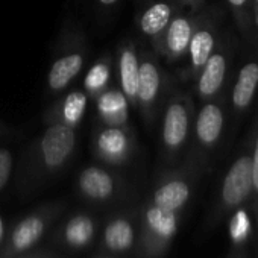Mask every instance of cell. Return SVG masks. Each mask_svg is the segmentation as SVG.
Instances as JSON below:
<instances>
[{
  "instance_id": "obj_1",
  "label": "cell",
  "mask_w": 258,
  "mask_h": 258,
  "mask_svg": "<svg viewBox=\"0 0 258 258\" xmlns=\"http://www.w3.org/2000/svg\"><path fill=\"white\" fill-rule=\"evenodd\" d=\"M76 149V129L61 123H46L20 161L17 170L19 191L28 196L59 176L70 166Z\"/></svg>"
},
{
  "instance_id": "obj_2",
  "label": "cell",
  "mask_w": 258,
  "mask_h": 258,
  "mask_svg": "<svg viewBox=\"0 0 258 258\" xmlns=\"http://www.w3.org/2000/svg\"><path fill=\"white\" fill-rule=\"evenodd\" d=\"M196 114L195 96L172 88L160 114V161L164 169L178 166L187 155Z\"/></svg>"
},
{
  "instance_id": "obj_3",
  "label": "cell",
  "mask_w": 258,
  "mask_h": 258,
  "mask_svg": "<svg viewBox=\"0 0 258 258\" xmlns=\"http://www.w3.org/2000/svg\"><path fill=\"white\" fill-rule=\"evenodd\" d=\"M252 126L241 140L238 151L222 176L219 191L207 219V228H214L240 207H249L252 199Z\"/></svg>"
},
{
  "instance_id": "obj_4",
  "label": "cell",
  "mask_w": 258,
  "mask_h": 258,
  "mask_svg": "<svg viewBox=\"0 0 258 258\" xmlns=\"http://www.w3.org/2000/svg\"><path fill=\"white\" fill-rule=\"evenodd\" d=\"M228 137L226 93L217 99L199 103L195 114L190 148L184 160L198 166L204 173Z\"/></svg>"
},
{
  "instance_id": "obj_5",
  "label": "cell",
  "mask_w": 258,
  "mask_h": 258,
  "mask_svg": "<svg viewBox=\"0 0 258 258\" xmlns=\"http://www.w3.org/2000/svg\"><path fill=\"white\" fill-rule=\"evenodd\" d=\"M66 210V201H52L20 217L7 234L0 247V258H16L37 249L53 225L64 216Z\"/></svg>"
},
{
  "instance_id": "obj_6",
  "label": "cell",
  "mask_w": 258,
  "mask_h": 258,
  "mask_svg": "<svg viewBox=\"0 0 258 258\" xmlns=\"http://www.w3.org/2000/svg\"><path fill=\"white\" fill-rule=\"evenodd\" d=\"M181 216L145 199L139 208V258H163L176 237Z\"/></svg>"
},
{
  "instance_id": "obj_7",
  "label": "cell",
  "mask_w": 258,
  "mask_h": 258,
  "mask_svg": "<svg viewBox=\"0 0 258 258\" xmlns=\"http://www.w3.org/2000/svg\"><path fill=\"white\" fill-rule=\"evenodd\" d=\"M88 58V44L84 32L76 26H67L55 49L46 88L49 94H61L79 78Z\"/></svg>"
},
{
  "instance_id": "obj_8",
  "label": "cell",
  "mask_w": 258,
  "mask_h": 258,
  "mask_svg": "<svg viewBox=\"0 0 258 258\" xmlns=\"http://www.w3.org/2000/svg\"><path fill=\"white\" fill-rule=\"evenodd\" d=\"M172 91V79L163 69L160 56L151 49L140 47L137 111L146 126L152 127L161 114L164 102Z\"/></svg>"
},
{
  "instance_id": "obj_9",
  "label": "cell",
  "mask_w": 258,
  "mask_h": 258,
  "mask_svg": "<svg viewBox=\"0 0 258 258\" xmlns=\"http://www.w3.org/2000/svg\"><path fill=\"white\" fill-rule=\"evenodd\" d=\"M238 49V38L232 32L223 31L220 40L195 78L193 96L199 103L213 100L226 93L232 78V64Z\"/></svg>"
},
{
  "instance_id": "obj_10",
  "label": "cell",
  "mask_w": 258,
  "mask_h": 258,
  "mask_svg": "<svg viewBox=\"0 0 258 258\" xmlns=\"http://www.w3.org/2000/svg\"><path fill=\"white\" fill-rule=\"evenodd\" d=\"M78 196L93 207H114L129 199L131 187L117 169L103 164L82 167L75 179Z\"/></svg>"
},
{
  "instance_id": "obj_11",
  "label": "cell",
  "mask_w": 258,
  "mask_h": 258,
  "mask_svg": "<svg viewBox=\"0 0 258 258\" xmlns=\"http://www.w3.org/2000/svg\"><path fill=\"white\" fill-rule=\"evenodd\" d=\"M249 56L238 67L234 78L226 90L228 102V137L232 140L238 131L240 124L247 117L249 111L253 106V102L258 94V37L247 43Z\"/></svg>"
},
{
  "instance_id": "obj_12",
  "label": "cell",
  "mask_w": 258,
  "mask_h": 258,
  "mask_svg": "<svg viewBox=\"0 0 258 258\" xmlns=\"http://www.w3.org/2000/svg\"><path fill=\"white\" fill-rule=\"evenodd\" d=\"M202 175L204 172L198 166L182 160L175 167L163 169L146 199L161 208L182 213L190 204Z\"/></svg>"
},
{
  "instance_id": "obj_13",
  "label": "cell",
  "mask_w": 258,
  "mask_h": 258,
  "mask_svg": "<svg viewBox=\"0 0 258 258\" xmlns=\"http://www.w3.org/2000/svg\"><path fill=\"white\" fill-rule=\"evenodd\" d=\"M225 23V13L219 7H204L191 35L188 50L185 53V64L181 70L182 81H195L199 70L204 67L213 50L216 49L220 35L223 32L222 26Z\"/></svg>"
},
{
  "instance_id": "obj_14",
  "label": "cell",
  "mask_w": 258,
  "mask_h": 258,
  "mask_svg": "<svg viewBox=\"0 0 258 258\" xmlns=\"http://www.w3.org/2000/svg\"><path fill=\"white\" fill-rule=\"evenodd\" d=\"M91 155L106 167L121 169L134 160L137 137L133 124L106 126L96 123L91 134Z\"/></svg>"
},
{
  "instance_id": "obj_15",
  "label": "cell",
  "mask_w": 258,
  "mask_h": 258,
  "mask_svg": "<svg viewBox=\"0 0 258 258\" xmlns=\"http://www.w3.org/2000/svg\"><path fill=\"white\" fill-rule=\"evenodd\" d=\"M100 249L106 255L127 256L137 253L139 208H117L106 216L100 226Z\"/></svg>"
},
{
  "instance_id": "obj_16",
  "label": "cell",
  "mask_w": 258,
  "mask_h": 258,
  "mask_svg": "<svg viewBox=\"0 0 258 258\" xmlns=\"http://www.w3.org/2000/svg\"><path fill=\"white\" fill-rule=\"evenodd\" d=\"M100 219L91 211L79 210L69 216H62L52 234V241L61 249L70 252H82L90 249L99 237Z\"/></svg>"
},
{
  "instance_id": "obj_17",
  "label": "cell",
  "mask_w": 258,
  "mask_h": 258,
  "mask_svg": "<svg viewBox=\"0 0 258 258\" xmlns=\"http://www.w3.org/2000/svg\"><path fill=\"white\" fill-rule=\"evenodd\" d=\"M199 11L181 10L166 26L152 50L169 64H176L185 58L191 35L196 29Z\"/></svg>"
},
{
  "instance_id": "obj_18",
  "label": "cell",
  "mask_w": 258,
  "mask_h": 258,
  "mask_svg": "<svg viewBox=\"0 0 258 258\" xmlns=\"http://www.w3.org/2000/svg\"><path fill=\"white\" fill-rule=\"evenodd\" d=\"M184 10L176 0H136L134 26L152 49L170 20Z\"/></svg>"
},
{
  "instance_id": "obj_19",
  "label": "cell",
  "mask_w": 258,
  "mask_h": 258,
  "mask_svg": "<svg viewBox=\"0 0 258 258\" xmlns=\"http://www.w3.org/2000/svg\"><path fill=\"white\" fill-rule=\"evenodd\" d=\"M139 66L140 47L139 44L126 38L117 46L115 52V76L118 88L127 99L133 109H137V87H139Z\"/></svg>"
},
{
  "instance_id": "obj_20",
  "label": "cell",
  "mask_w": 258,
  "mask_h": 258,
  "mask_svg": "<svg viewBox=\"0 0 258 258\" xmlns=\"http://www.w3.org/2000/svg\"><path fill=\"white\" fill-rule=\"evenodd\" d=\"M88 100L90 97L82 88H73L50 105L44 112L43 120L44 123H61L78 131L85 117Z\"/></svg>"
},
{
  "instance_id": "obj_21",
  "label": "cell",
  "mask_w": 258,
  "mask_h": 258,
  "mask_svg": "<svg viewBox=\"0 0 258 258\" xmlns=\"http://www.w3.org/2000/svg\"><path fill=\"white\" fill-rule=\"evenodd\" d=\"M131 105L115 85H111L94 99V111L97 123L106 126H126L131 124Z\"/></svg>"
},
{
  "instance_id": "obj_22",
  "label": "cell",
  "mask_w": 258,
  "mask_h": 258,
  "mask_svg": "<svg viewBox=\"0 0 258 258\" xmlns=\"http://www.w3.org/2000/svg\"><path fill=\"white\" fill-rule=\"evenodd\" d=\"M114 78L115 58L109 52H106L87 69L82 81V90L87 93L90 100H94L99 94L114 85Z\"/></svg>"
},
{
  "instance_id": "obj_23",
  "label": "cell",
  "mask_w": 258,
  "mask_h": 258,
  "mask_svg": "<svg viewBox=\"0 0 258 258\" xmlns=\"http://www.w3.org/2000/svg\"><path fill=\"white\" fill-rule=\"evenodd\" d=\"M226 7L235 22V26L238 29L240 37L250 43L258 35L255 32V23H253V13H252V0H225Z\"/></svg>"
},
{
  "instance_id": "obj_24",
  "label": "cell",
  "mask_w": 258,
  "mask_h": 258,
  "mask_svg": "<svg viewBox=\"0 0 258 258\" xmlns=\"http://www.w3.org/2000/svg\"><path fill=\"white\" fill-rule=\"evenodd\" d=\"M228 232H229V238H231V244H232L234 250L241 249L243 244L250 238L252 217L246 207H240L231 214Z\"/></svg>"
},
{
  "instance_id": "obj_25",
  "label": "cell",
  "mask_w": 258,
  "mask_h": 258,
  "mask_svg": "<svg viewBox=\"0 0 258 258\" xmlns=\"http://www.w3.org/2000/svg\"><path fill=\"white\" fill-rule=\"evenodd\" d=\"M252 199L249 204L250 213L255 220V226L258 231V112L252 123Z\"/></svg>"
},
{
  "instance_id": "obj_26",
  "label": "cell",
  "mask_w": 258,
  "mask_h": 258,
  "mask_svg": "<svg viewBox=\"0 0 258 258\" xmlns=\"http://www.w3.org/2000/svg\"><path fill=\"white\" fill-rule=\"evenodd\" d=\"M14 167H16L14 152L7 146H0V193L8 187L14 175Z\"/></svg>"
},
{
  "instance_id": "obj_27",
  "label": "cell",
  "mask_w": 258,
  "mask_h": 258,
  "mask_svg": "<svg viewBox=\"0 0 258 258\" xmlns=\"http://www.w3.org/2000/svg\"><path fill=\"white\" fill-rule=\"evenodd\" d=\"M93 4L100 17L109 19L120 5V0H93Z\"/></svg>"
},
{
  "instance_id": "obj_28",
  "label": "cell",
  "mask_w": 258,
  "mask_h": 258,
  "mask_svg": "<svg viewBox=\"0 0 258 258\" xmlns=\"http://www.w3.org/2000/svg\"><path fill=\"white\" fill-rule=\"evenodd\" d=\"M16 258H66L64 255L52 250V249H47V247H38V249H34L25 255H20V256H16Z\"/></svg>"
},
{
  "instance_id": "obj_29",
  "label": "cell",
  "mask_w": 258,
  "mask_h": 258,
  "mask_svg": "<svg viewBox=\"0 0 258 258\" xmlns=\"http://www.w3.org/2000/svg\"><path fill=\"white\" fill-rule=\"evenodd\" d=\"M176 2L187 11H199L205 7L207 0H176Z\"/></svg>"
},
{
  "instance_id": "obj_30",
  "label": "cell",
  "mask_w": 258,
  "mask_h": 258,
  "mask_svg": "<svg viewBox=\"0 0 258 258\" xmlns=\"http://www.w3.org/2000/svg\"><path fill=\"white\" fill-rule=\"evenodd\" d=\"M7 234H8V228H7V222L4 219V216H0V247H2L5 238H7Z\"/></svg>"
},
{
  "instance_id": "obj_31",
  "label": "cell",
  "mask_w": 258,
  "mask_h": 258,
  "mask_svg": "<svg viewBox=\"0 0 258 258\" xmlns=\"http://www.w3.org/2000/svg\"><path fill=\"white\" fill-rule=\"evenodd\" d=\"M252 13H253L255 32H256V35H258V0H252Z\"/></svg>"
},
{
  "instance_id": "obj_32",
  "label": "cell",
  "mask_w": 258,
  "mask_h": 258,
  "mask_svg": "<svg viewBox=\"0 0 258 258\" xmlns=\"http://www.w3.org/2000/svg\"><path fill=\"white\" fill-rule=\"evenodd\" d=\"M228 258H246V253L241 249H237V250H232Z\"/></svg>"
},
{
  "instance_id": "obj_33",
  "label": "cell",
  "mask_w": 258,
  "mask_h": 258,
  "mask_svg": "<svg viewBox=\"0 0 258 258\" xmlns=\"http://www.w3.org/2000/svg\"><path fill=\"white\" fill-rule=\"evenodd\" d=\"M97 258H129V256H120V255H103V256H97Z\"/></svg>"
},
{
  "instance_id": "obj_34",
  "label": "cell",
  "mask_w": 258,
  "mask_h": 258,
  "mask_svg": "<svg viewBox=\"0 0 258 258\" xmlns=\"http://www.w3.org/2000/svg\"><path fill=\"white\" fill-rule=\"evenodd\" d=\"M0 134H2V127H0Z\"/></svg>"
}]
</instances>
